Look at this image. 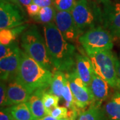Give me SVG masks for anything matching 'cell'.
Segmentation results:
<instances>
[{
  "mask_svg": "<svg viewBox=\"0 0 120 120\" xmlns=\"http://www.w3.org/2000/svg\"><path fill=\"white\" fill-rule=\"evenodd\" d=\"M87 56L91 60L95 73L105 79L112 88L119 90L116 54L112 50H104Z\"/></svg>",
  "mask_w": 120,
  "mask_h": 120,
  "instance_id": "4",
  "label": "cell"
},
{
  "mask_svg": "<svg viewBox=\"0 0 120 120\" xmlns=\"http://www.w3.org/2000/svg\"><path fill=\"white\" fill-rule=\"evenodd\" d=\"M29 27V24L24 23L15 27L0 30V43L1 44H9L15 41L17 36L22 34Z\"/></svg>",
  "mask_w": 120,
  "mask_h": 120,
  "instance_id": "17",
  "label": "cell"
},
{
  "mask_svg": "<svg viewBox=\"0 0 120 120\" xmlns=\"http://www.w3.org/2000/svg\"><path fill=\"white\" fill-rule=\"evenodd\" d=\"M62 99L65 101V105L70 111H77L79 112L78 107L76 106L74 102L73 94L69 83L68 79L65 82L62 90Z\"/></svg>",
  "mask_w": 120,
  "mask_h": 120,
  "instance_id": "22",
  "label": "cell"
},
{
  "mask_svg": "<svg viewBox=\"0 0 120 120\" xmlns=\"http://www.w3.org/2000/svg\"><path fill=\"white\" fill-rule=\"evenodd\" d=\"M70 120L68 119V118H62V119H60V120Z\"/></svg>",
  "mask_w": 120,
  "mask_h": 120,
  "instance_id": "34",
  "label": "cell"
},
{
  "mask_svg": "<svg viewBox=\"0 0 120 120\" xmlns=\"http://www.w3.org/2000/svg\"><path fill=\"white\" fill-rule=\"evenodd\" d=\"M86 54H90L104 50H112L113 47V38L111 34L101 26L91 28L78 39Z\"/></svg>",
  "mask_w": 120,
  "mask_h": 120,
  "instance_id": "5",
  "label": "cell"
},
{
  "mask_svg": "<svg viewBox=\"0 0 120 120\" xmlns=\"http://www.w3.org/2000/svg\"><path fill=\"white\" fill-rule=\"evenodd\" d=\"M56 9L53 5L41 8L38 15L34 17V19L37 22L45 24L49 23L54 22L56 17Z\"/></svg>",
  "mask_w": 120,
  "mask_h": 120,
  "instance_id": "21",
  "label": "cell"
},
{
  "mask_svg": "<svg viewBox=\"0 0 120 120\" xmlns=\"http://www.w3.org/2000/svg\"><path fill=\"white\" fill-rule=\"evenodd\" d=\"M77 120H108L103 108L95 105H91L90 107L81 112Z\"/></svg>",
  "mask_w": 120,
  "mask_h": 120,
  "instance_id": "20",
  "label": "cell"
},
{
  "mask_svg": "<svg viewBox=\"0 0 120 120\" xmlns=\"http://www.w3.org/2000/svg\"><path fill=\"white\" fill-rule=\"evenodd\" d=\"M45 91V90L35 91L31 94L30 99L28 100L30 109L35 120H39L47 115L42 100V95Z\"/></svg>",
  "mask_w": 120,
  "mask_h": 120,
  "instance_id": "15",
  "label": "cell"
},
{
  "mask_svg": "<svg viewBox=\"0 0 120 120\" xmlns=\"http://www.w3.org/2000/svg\"><path fill=\"white\" fill-rule=\"evenodd\" d=\"M75 69L86 86H90L95 71L89 57L77 53L75 57Z\"/></svg>",
  "mask_w": 120,
  "mask_h": 120,
  "instance_id": "14",
  "label": "cell"
},
{
  "mask_svg": "<svg viewBox=\"0 0 120 120\" xmlns=\"http://www.w3.org/2000/svg\"><path fill=\"white\" fill-rule=\"evenodd\" d=\"M71 13L80 35L98 26L97 23L99 24L98 4L89 0H77Z\"/></svg>",
  "mask_w": 120,
  "mask_h": 120,
  "instance_id": "6",
  "label": "cell"
},
{
  "mask_svg": "<svg viewBox=\"0 0 120 120\" xmlns=\"http://www.w3.org/2000/svg\"><path fill=\"white\" fill-rule=\"evenodd\" d=\"M26 22L22 9L11 2L0 0V30L15 27Z\"/></svg>",
  "mask_w": 120,
  "mask_h": 120,
  "instance_id": "8",
  "label": "cell"
},
{
  "mask_svg": "<svg viewBox=\"0 0 120 120\" xmlns=\"http://www.w3.org/2000/svg\"><path fill=\"white\" fill-rule=\"evenodd\" d=\"M7 89H8V86L6 85L5 82L1 80V83H0V105L1 107L6 106Z\"/></svg>",
  "mask_w": 120,
  "mask_h": 120,
  "instance_id": "27",
  "label": "cell"
},
{
  "mask_svg": "<svg viewBox=\"0 0 120 120\" xmlns=\"http://www.w3.org/2000/svg\"><path fill=\"white\" fill-rule=\"evenodd\" d=\"M33 93L15 79L9 81L7 89L6 106L27 102Z\"/></svg>",
  "mask_w": 120,
  "mask_h": 120,
  "instance_id": "10",
  "label": "cell"
},
{
  "mask_svg": "<svg viewBox=\"0 0 120 120\" xmlns=\"http://www.w3.org/2000/svg\"><path fill=\"white\" fill-rule=\"evenodd\" d=\"M116 69H117V75L120 82L119 90L120 91V55L119 56H116Z\"/></svg>",
  "mask_w": 120,
  "mask_h": 120,
  "instance_id": "31",
  "label": "cell"
},
{
  "mask_svg": "<svg viewBox=\"0 0 120 120\" xmlns=\"http://www.w3.org/2000/svg\"><path fill=\"white\" fill-rule=\"evenodd\" d=\"M68 109L65 106H57L49 112V115L53 116L58 120L62 118H68Z\"/></svg>",
  "mask_w": 120,
  "mask_h": 120,
  "instance_id": "26",
  "label": "cell"
},
{
  "mask_svg": "<svg viewBox=\"0 0 120 120\" xmlns=\"http://www.w3.org/2000/svg\"><path fill=\"white\" fill-rule=\"evenodd\" d=\"M21 51L17 43L13 41L9 44H0V59L13 55Z\"/></svg>",
  "mask_w": 120,
  "mask_h": 120,
  "instance_id": "24",
  "label": "cell"
},
{
  "mask_svg": "<svg viewBox=\"0 0 120 120\" xmlns=\"http://www.w3.org/2000/svg\"><path fill=\"white\" fill-rule=\"evenodd\" d=\"M76 1V0H53V5L56 11L71 12Z\"/></svg>",
  "mask_w": 120,
  "mask_h": 120,
  "instance_id": "25",
  "label": "cell"
},
{
  "mask_svg": "<svg viewBox=\"0 0 120 120\" xmlns=\"http://www.w3.org/2000/svg\"><path fill=\"white\" fill-rule=\"evenodd\" d=\"M33 3L39 5L40 8H44L53 5V0H33Z\"/></svg>",
  "mask_w": 120,
  "mask_h": 120,
  "instance_id": "30",
  "label": "cell"
},
{
  "mask_svg": "<svg viewBox=\"0 0 120 120\" xmlns=\"http://www.w3.org/2000/svg\"><path fill=\"white\" fill-rule=\"evenodd\" d=\"M54 22L64 38L69 42L75 41L81 35L71 12L57 11Z\"/></svg>",
  "mask_w": 120,
  "mask_h": 120,
  "instance_id": "9",
  "label": "cell"
},
{
  "mask_svg": "<svg viewBox=\"0 0 120 120\" xmlns=\"http://www.w3.org/2000/svg\"><path fill=\"white\" fill-rule=\"evenodd\" d=\"M0 120H13L11 113V107H1Z\"/></svg>",
  "mask_w": 120,
  "mask_h": 120,
  "instance_id": "29",
  "label": "cell"
},
{
  "mask_svg": "<svg viewBox=\"0 0 120 120\" xmlns=\"http://www.w3.org/2000/svg\"><path fill=\"white\" fill-rule=\"evenodd\" d=\"M21 45L26 53L44 68L51 70L53 65L49 59L44 37L35 25L30 26L22 34Z\"/></svg>",
  "mask_w": 120,
  "mask_h": 120,
  "instance_id": "3",
  "label": "cell"
},
{
  "mask_svg": "<svg viewBox=\"0 0 120 120\" xmlns=\"http://www.w3.org/2000/svg\"><path fill=\"white\" fill-rule=\"evenodd\" d=\"M40 9L41 8L34 3H31V4L26 7V10H27L28 15L30 17H34V18L38 15L39 12L40 11Z\"/></svg>",
  "mask_w": 120,
  "mask_h": 120,
  "instance_id": "28",
  "label": "cell"
},
{
  "mask_svg": "<svg viewBox=\"0 0 120 120\" xmlns=\"http://www.w3.org/2000/svg\"><path fill=\"white\" fill-rule=\"evenodd\" d=\"M116 1H119V2H120V0H116Z\"/></svg>",
  "mask_w": 120,
  "mask_h": 120,
  "instance_id": "35",
  "label": "cell"
},
{
  "mask_svg": "<svg viewBox=\"0 0 120 120\" xmlns=\"http://www.w3.org/2000/svg\"><path fill=\"white\" fill-rule=\"evenodd\" d=\"M21 55L22 50L11 56L0 59L1 80L7 82L15 78L20 63Z\"/></svg>",
  "mask_w": 120,
  "mask_h": 120,
  "instance_id": "12",
  "label": "cell"
},
{
  "mask_svg": "<svg viewBox=\"0 0 120 120\" xmlns=\"http://www.w3.org/2000/svg\"><path fill=\"white\" fill-rule=\"evenodd\" d=\"M53 73L22 51L21 60L15 79L32 93L46 90L50 86Z\"/></svg>",
  "mask_w": 120,
  "mask_h": 120,
  "instance_id": "2",
  "label": "cell"
},
{
  "mask_svg": "<svg viewBox=\"0 0 120 120\" xmlns=\"http://www.w3.org/2000/svg\"><path fill=\"white\" fill-rule=\"evenodd\" d=\"M11 113L13 120H35L28 101L11 105Z\"/></svg>",
  "mask_w": 120,
  "mask_h": 120,
  "instance_id": "19",
  "label": "cell"
},
{
  "mask_svg": "<svg viewBox=\"0 0 120 120\" xmlns=\"http://www.w3.org/2000/svg\"><path fill=\"white\" fill-rule=\"evenodd\" d=\"M68 79L76 106L79 109H83L91 105L94 102V98L89 87L86 85H79L70 78Z\"/></svg>",
  "mask_w": 120,
  "mask_h": 120,
  "instance_id": "13",
  "label": "cell"
},
{
  "mask_svg": "<svg viewBox=\"0 0 120 120\" xmlns=\"http://www.w3.org/2000/svg\"><path fill=\"white\" fill-rule=\"evenodd\" d=\"M47 52L53 66L64 72H70L75 68L76 48L71 42L64 38L53 23L43 26Z\"/></svg>",
  "mask_w": 120,
  "mask_h": 120,
  "instance_id": "1",
  "label": "cell"
},
{
  "mask_svg": "<svg viewBox=\"0 0 120 120\" xmlns=\"http://www.w3.org/2000/svg\"><path fill=\"white\" fill-rule=\"evenodd\" d=\"M88 87L94 98L93 105L101 106L103 101H107L110 98V87H112L97 73H94Z\"/></svg>",
  "mask_w": 120,
  "mask_h": 120,
  "instance_id": "11",
  "label": "cell"
},
{
  "mask_svg": "<svg viewBox=\"0 0 120 120\" xmlns=\"http://www.w3.org/2000/svg\"><path fill=\"white\" fill-rule=\"evenodd\" d=\"M19 1L22 6H24L26 8L31 3H33V0H19Z\"/></svg>",
  "mask_w": 120,
  "mask_h": 120,
  "instance_id": "32",
  "label": "cell"
},
{
  "mask_svg": "<svg viewBox=\"0 0 120 120\" xmlns=\"http://www.w3.org/2000/svg\"><path fill=\"white\" fill-rule=\"evenodd\" d=\"M68 78L66 74L60 70H57L53 73L52 82L49 86V92L56 95L60 98H62V90Z\"/></svg>",
  "mask_w": 120,
  "mask_h": 120,
  "instance_id": "18",
  "label": "cell"
},
{
  "mask_svg": "<svg viewBox=\"0 0 120 120\" xmlns=\"http://www.w3.org/2000/svg\"><path fill=\"white\" fill-rule=\"evenodd\" d=\"M99 7V25L120 39V2L112 0H97Z\"/></svg>",
  "mask_w": 120,
  "mask_h": 120,
  "instance_id": "7",
  "label": "cell"
},
{
  "mask_svg": "<svg viewBox=\"0 0 120 120\" xmlns=\"http://www.w3.org/2000/svg\"><path fill=\"white\" fill-rule=\"evenodd\" d=\"M103 109L108 120H120V92L116 91L107 100Z\"/></svg>",
  "mask_w": 120,
  "mask_h": 120,
  "instance_id": "16",
  "label": "cell"
},
{
  "mask_svg": "<svg viewBox=\"0 0 120 120\" xmlns=\"http://www.w3.org/2000/svg\"><path fill=\"white\" fill-rule=\"evenodd\" d=\"M60 98L57 97L56 95L53 94L49 91H44L42 95V100H43L44 107L46 109L47 115H49V112L58 106L59 101H60Z\"/></svg>",
  "mask_w": 120,
  "mask_h": 120,
  "instance_id": "23",
  "label": "cell"
},
{
  "mask_svg": "<svg viewBox=\"0 0 120 120\" xmlns=\"http://www.w3.org/2000/svg\"><path fill=\"white\" fill-rule=\"evenodd\" d=\"M38 120H59L58 119H57L56 117H54L53 116H51V115H46L45 116H44L43 117L39 119Z\"/></svg>",
  "mask_w": 120,
  "mask_h": 120,
  "instance_id": "33",
  "label": "cell"
}]
</instances>
